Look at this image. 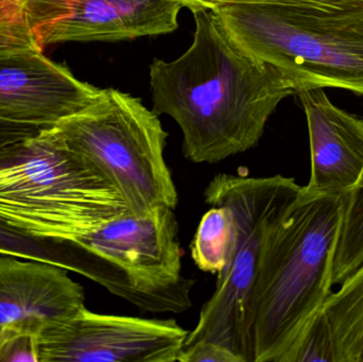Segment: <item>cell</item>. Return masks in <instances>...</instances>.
Masks as SVG:
<instances>
[{"label": "cell", "mask_w": 363, "mask_h": 362, "mask_svg": "<svg viewBox=\"0 0 363 362\" xmlns=\"http://www.w3.org/2000/svg\"><path fill=\"white\" fill-rule=\"evenodd\" d=\"M194 40L174 61L150 65L152 111L183 133V153L215 164L255 147L271 115L296 87L283 72L247 51L213 9H199Z\"/></svg>", "instance_id": "1"}, {"label": "cell", "mask_w": 363, "mask_h": 362, "mask_svg": "<svg viewBox=\"0 0 363 362\" xmlns=\"http://www.w3.org/2000/svg\"><path fill=\"white\" fill-rule=\"evenodd\" d=\"M347 195L302 186L267 230L253 293L254 362H288L323 310Z\"/></svg>", "instance_id": "2"}, {"label": "cell", "mask_w": 363, "mask_h": 362, "mask_svg": "<svg viewBox=\"0 0 363 362\" xmlns=\"http://www.w3.org/2000/svg\"><path fill=\"white\" fill-rule=\"evenodd\" d=\"M116 187L51 129L0 147V221L74 242L129 213Z\"/></svg>", "instance_id": "3"}, {"label": "cell", "mask_w": 363, "mask_h": 362, "mask_svg": "<svg viewBox=\"0 0 363 362\" xmlns=\"http://www.w3.org/2000/svg\"><path fill=\"white\" fill-rule=\"evenodd\" d=\"M213 10L247 51L294 81L296 91L339 89L363 96V10L267 4Z\"/></svg>", "instance_id": "4"}, {"label": "cell", "mask_w": 363, "mask_h": 362, "mask_svg": "<svg viewBox=\"0 0 363 362\" xmlns=\"http://www.w3.org/2000/svg\"><path fill=\"white\" fill-rule=\"evenodd\" d=\"M302 186L277 174L216 176L204 191L211 206H226L237 222L230 261L217 274L216 290L205 303L184 349L211 344L228 349L240 362H254L253 293L264 234L298 197Z\"/></svg>", "instance_id": "5"}, {"label": "cell", "mask_w": 363, "mask_h": 362, "mask_svg": "<svg viewBox=\"0 0 363 362\" xmlns=\"http://www.w3.org/2000/svg\"><path fill=\"white\" fill-rule=\"evenodd\" d=\"M53 131L116 187L130 212L176 210L178 191L164 155L168 134L140 98L101 89L91 106Z\"/></svg>", "instance_id": "6"}, {"label": "cell", "mask_w": 363, "mask_h": 362, "mask_svg": "<svg viewBox=\"0 0 363 362\" xmlns=\"http://www.w3.org/2000/svg\"><path fill=\"white\" fill-rule=\"evenodd\" d=\"M74 272L145 312L182 314L192 306L194 281L182 271L174 208L129 212L74 240Z\"/></svg>", "instance_id": "7"}, {"label": "cell", "mask_w": 363, "mask_h": 362, "mask_svg": "<svg viewBox=\"0 0 363 362\" xmlns=\"http://www.w3.org/2000/svg\"><path fill=\"white\" fill-rule=\"evenodd\" d=\"M189 332L174 320L100 315L83 307L44 323L38 362H174Z\"/></svg>", "instance_id": "8"}, {"label": "cell", "mask_w": 363, "mask_h": 362, "mask_svg": "<svg viewBox=\"0 0 363 362\" xmlns=\"http://www.w3.org/2000/svg\"><path fill=\"white\" fill-rule=\"evenodd\" d=\"M184 0H19L40 48L65 42H121L178 29Z\"/></svg>", "instance_id": "9"}, {"label": "cell", "mask_w": 363, "mask_h": 362, "mask_svg": "<svg viewBox=\"0 0 363 362\" xmlns=\"http://www.w3.org/2000/svg\"><path fill=\"white\" fill-rule=\"evenodd\" d=\"M100 91L43 51L0 57V120L50 129L91 106Z\"/></svg>", "instance_id": "10"}, {"label": "cell", "mask_w": 363, "mask_h": 362, "mask_svg": "<svg viewBox=\"0 0 363 362\" xmlns=\"http://www.w3.org/2000/svg\"><path fill=\"white\" fill-rule=\"evenodd\" d=\"M306 115L311 174L306 188L347 195L363 169V118L335 106L323 89L296 91Z\"/></svg>", "instance_id": "11"}, {"label": "cell", "mask_w": 363, "mask_h": 362, "mask_svg": "<svg viewBox=\"0 0 363 362\" xmlns=\"http://www.w3.org/2000/svg\"><path fill=\"white\" fill-rule=\"evenodd\" d=\"M12 257L0 259L1 327L38 334L44 323L70 318L85 307L84 291L67 270Z\"/></svg>", "instance_id": "12"}, {"label": "cell", "mask_w": 363, "mask_h": 362, "mask_svg": "<svg viewBox=\"0 0 363 362\" xmlns=\"http://www.w3.org/2000/svg\"><path fill=\"white\" fill-rule=\"evenodd\" d=\"M337 362H363V263L324 304Z\"/></svg>", "instance_id": "13"}, {"label": "cell", "mask_w": 363, "mask_h": 362, "mask_svg": "<svg viewBox=\"0 0 363 362\" xmlns=\"http://www.w3.org/2000/svg\"><path fill=\"white\" fill-rule=\"evenodd\" d=\"M237 240V222L226 206H211L196 229L191 256L199 269L219 274L232 256Z\"/></svg>", "instance_id": "14"}, {"label": "cell", "mask_w": 363, "mask_h": 362, "mask_svg": "<svg viewBox=\"0 0 363 362\" xmlns=\"http://www.w3.org/2000/svg\"><path fill=\"white\" fill-rule=\"evenodd\" d=\"M363 263V169L345 198L333 283L340 285Z\"/></svg>", "instance_id": "15"}, {"label": "cell", "mask_w": 363, "mask_h": 362, "mask_svg": "<svg viewBox=\"0 0 363 362\" xmlns=\"http://www.w3.org/2000/svg\"><path fill=\"white\" fill-rule=\"evenodd\" d=\"M0 254L44 261L74 271V246L66 240L32 237L0 221Z\"/></svg>", "instance_id": "16"}, {"label": "cell", "mask_w": 363, "mask_h": 362, "mask_svg": "<svg viewBox=\"0 0 363 362\" xmlns=\"http://www.w3.org/2000/svg\"><path fill=\"white\" fill-rule=\"evenodd\" d=\"M337 362L334 335L325 312L322 310L290 355L288 362Z\"/></svg>", "instance_id": "17"}, {"label": "cell", "mask_w": 363, "mask_h": 362, "mask_svg": "<svg viewBox=\"0 0 363 362\" xmlns=\"http://www.w3.org/2000/svg\"><path fill=\"white\" fill-rule=\"evenodd\" d=\"M184 2L191 12L199 9H213L225 4H284L330 11L363 10V0H184Z\"/></svg>", "instance_id": "18"}, {"label": "cell", "mask_w": 363, "mask_h": 362, "mask_svg": "<svg viewBox=\"0 0 363 362\" xmlns=\"http://www.w3.org/2000/svg\"><path fill=\"white\" fill-rule=\"evenodd\" d=\"M38 335L16 327H4L0 362H38Z\"/></svg>", "instance_id": "19"}, {"label": "cell", "mask_w": 363, "mask_h": 362, "mask_svg": "<svg viewBox=\"0 0 363 362\" xmlns=\"http://www.w3.org/2000/svg\"><path fill=\"white\" fill-rule=\"evenodd\" d=\"M43 51L23 17L0 21V57L17 53Z\"/></svg>", "instance_id": "20"}, {"label": "cell", "mask_w": 363, "mask_h": 362, "mask_svg": "<svg viewBox=\"0 0 363 362\" xmlns=\"http://www.w3.org/2000/svg\"><path fill=\"white\" fill-rule=\"evenodd\" d=\"M179 362H240L228 349L211 344H201L184 349Z\"/></svg>", "instance_id": "21"}, {"label": "cell", "mask_w": 363, "mask_h": 362, "mask_svg": "<svg viewBox=\"0 0 363 362\" xmlns=\"http://www.w3.org/2000/svg\"><path fill=\"white\" fill-rule=\"evenodd\" d=\"M45 130H48V128L0 120V147L33 137Z\"/></svg>", "instance_id": "22"}, {"label": "cell", "mask_w": 363, "mask_h": 362, "mask_svg": "<svg viewBox=\"0 0 363 362\" xmlns=\"http://www.w3.org/2000/svg\"><path fill=\"white\" fill-rule=\"evenodd\" d=\"M21 17L19 0H0V21Z\"/></svg>", "instance_id": "23"}, {"label": "cell", "mask_w": 363, "mask_h": 362, "mask_svg": "<svg viewBox=\"0 0 363 362\" xmlns=\"http://www.w3.org/2000/svg\"><path fill=\"white\" fill-rule=\"evenodd\" d=\"M2 337H4V331H2V333L0 334V344H1Z\"/></svg>", "instance_id": "24"}, {"label": "cell", "mask_w": 363, "mask_h": 362, "mask_svg": "<svg viewBox=\"0 0 363 362\" xmlns=\"http://www.w3.org/2000/svg\"><path fill=\"white\" fill-rule=\"evenodd\" d=\"M4 327H1V325H0V334L2 333V331H4Z\"/></svg>", "instance_id": "25"}]
</instances>
